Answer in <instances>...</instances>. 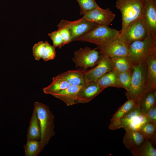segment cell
<instances>
[{
  "mask_svg": "<svg viewBox=\"0 0 156 156\" xmlns=\"http://www.w3.org/2000/svg\"><path fill=\"white\" fill-rule=\"evenodd\" d=\"M40 138V129L36 111L34 109L29 126L27 135V140H39Z\"/></svg>",
  "mask_w": 156,
  "mask_h": 156,
  "instance_id": "7402d4cb",
  "label": "cell"
},
{
  "mask_svg": "<svg viewBox=\"0 0 156 156\" xmlns=\"http://www.w3.org/2000/svg\"><path fill=\"white\" fill-rule=\"evenodd\" d=\"M147 35L146 28L140 18L130 23L123 31L120 32L119 38L129 45L134 41L144 39Z\"/></svg>",
  "mask_w": 156,
  "mask_h": 156,
  "instance_id": "ba28073f",
  "label": "cell"
},
{
  "mask_svg": "<svg viewBox=\"0 0 156 156\" xmlns=\"http://www.w3.org/2000/svg\"><path fill=\"white\" fill-rule=\"evenodd\" d=\"M97 25L96 23L85 20L82 18L73 21L62 20L57 25L58 28L64 27L69 31L72 41L84 35Z\"/></svg>",
  "mask_w": 156,
  "mask_h": 156,
  "instance_id": "9c48e42d",
  "label": "cell"
},
{
  "mask_svg": "<svg viewBox=\"0 0 156 156\" xmlns=\"http://www.w3.org/2000/svg\"><path fill=\"white\" fill-rule=\"evenodd\" d=\"M132 75L129 90L125 94L128 99H132L137 106L143 97L146 94V60L132 63Z\"/></svg>",
  "mask_w": 156,
  "mask_h": 156,
  "instance_id": "6da1fadb",
  "label": "cell"
},
{
  "mask_svg": "<svg viewBox=\"0 0 156 156\" xmlns=\"http://www.w3.org/2000/svg\"><path fill=\"white\" fill-rule=\"evenodd\" d=\"M97 47L93 49L86 47L81 48L74 52L72 60L76 67L83 68L84 70L90 67L93 68L99 62L101 54Z\"/></svg>",
  "mask_w": 156,
  "mask_h": 156,
  "instance_id": "52a82bcc",
  "label": "cell"
},
{
  "mask_svg": "<svg viewBox=\"0 0 156 156\" xmlns=\"http://www.w3.org/2000/svg\"><path fill=\"white\" fill-rule=\"evenodd\" d=\"M40 146V142L35 140H27L24 146L25 156H36Z\"/></svg>",
  "mask_w": 156,
  "mask_h": 156,
  "instance_id": "4316f807",
  "label": "cell"
},
{
  "mask_svg": "<svg viewBox=\"0 0 156 156\" xmlns=\"http://www.w3.org/2000/svg\"><path fill=\"white\" fill-rule=\"evenodd\" d=\"M149 122L146 114L141 111L139 106L131 110L118 120L111 122L108 128L111 130L122 128L125 131L140 130L143 126Z\"/></svg>",
  "mask_w": 156,
  "mask_h": 156,
  "instance_id": "277c9868",
  "label": "cell"
},
{
  "mask_svg": "<svg viewBox=\"0 0 156 156\" xmlns=\"http://www.w3.org/2000/svg\"><path fill=\"white\" fill-rule=\"evenodd\" d=\"M44 42L45 49L42 58L44 62L53 60L56 56L55 48L51 45L47 40Z\"/></svg>",
  "mask_w": 156,
  "mask_h": 156,
  "instance_id": "f546056e",
  "label": "cell"
},
{
  "mask_svg": "<svg viewBox=\"0 0 156 156\" xmlns=\"http://www.w3.org/2000/svg\"><path fill=\"white\" fill-rule=\"evenodd\" d=\"M100 54L98 63L92 69L85 71L86 83L91 81H96L106 73L114 69L110 58L106 55Z\"/></svg>",
  "mask_w": 156,
  "mask_h": 156,
  "instance_id": "8fae6325",
  "label": "cell"
},
{
  "mask_svg": "<svg viewBox=\"0 0 156 156\" xmlns=\"http://www.w3.org/2000/svg\"><path fill=\"white\" fill-rule=\"evenodd\" d=\"M83 85H70L65 89L57 93L51 94L64 102L68 106L75 104L77 94Z\"/></svg>",
  "mask_w": 156,
  "mask_h": 156,
  "instance_id": "2e32d148",
  "label": "cell"
},
{
  "mask_svg": "<svg viewBox=\"0 0 156 156\" xmlns=\"http://www.w3.org/2000/svg\"><path fill=\"white\" fill-rule=\"evenodd\" d=\"M144 0H117L116 7L121 12L123 31L130 23L141 18Z\"/></svg>",
  "mask_w": 156,
  "mask_h": 156,
  "instance_id": "5b68a950",
  "label": "cell"
},
{
  "mask_svg": "<svg viewBox=\"0 0 156 156\" xmlns=\"http://www.w3.org/2000/svg\"><path fill=\"white\" fill-rule=\"evenodd\" d=\"M70 86L69 83L61 74L53 77L52 81L48 86L43 89L44 92L51 94L60 92Z\"/></svg>",
  "mask_w": 156,
  "mask_h": 156,
  "instance_id": "ac0fdd59",
  "label": "cell"
},
{
  "mask_svg": "<svg viewBox=\"0 0 156 156\" xmlns=\"http://www.w3.org/2000/svg\"><path fill=\"white\" fill-rule=\"evenodd\" d=\"M34 108L36 111L40 129V146L38 155L55 134L54 131L55 116L49 107L43 103L35 102Z\"/></svg>",
  "mask_w": 156,
  "mask_h": 156,
  "instance_id": "7a4b0ae2",
  "label": "cell"
},
{
  "mask_svg": "<svg viewBox=\"0 0 156 156\" xmlns=\"http://www.w3.org/2000/svg\"><path fill=\"white\" fill-rule=\"evenodd\" d=\"M80 7V14L83 15L86 12L100 7L95 0H76Z\"/></svg>",
  "mask_w": 156,
  "mask_h": 156,
  "instance_id": "83f0119b",
  "label": "cell"
},
{
  "mask_svg": "<svg viewBox=\"0 0 156 156\" xmlns=\"http://www.w3.org/2000/svg\"><path fill=\"white\" fill-rule=\"evenodd\" d=\"M156 52V39L147 35L144 39L132 42L129 48L128 56L132 63L145 60Z\"/></svg>",
  "mask_w": 156,
  "mask_h": 156,
  "instance_id": "8992f818",
  "label": "cell"
},
{
  "mask_svg": "<svg viewBox=\"0 0 156 156\" xmlns=\"http://www.w3.org/2000/svg\"><path fill=\"white\" fill-rule=\"evenodd\" d=\"M140 131L144 135L145 139L150 140L155 138L156 125L151 122L147 123L143 126Z\"/></svg>",
  "mask_w": 156,
  "mask_h": 156,
  "instance_id": "f1b7e54d",
  "label": "cell"
},
{
  "mask_svg": "<svg viewBox=\"0 0 156 156\" xmlns=\"http://www.w3.org/2000/svg\"><path fill=\"white\" fill-rule=\"evenodd\" d=\"M104 90L99 87L96 81L87 82L82 86L78 92L76 99L75 104L89 102Z\"/></svg>",
  "mask_w": 156,
  "mask_h": 156,
  "instance_id": "5bb4252c",
  "label": "cell"
},
{
  "mask_svg": "<svg viewBox=\"0 0 156 156\" xmlns=\"http://www.w3.org/2000/svg\"><path fill=\"white\" fill-rule=\"evenodd\" d=\"M116 15L109 8L101 7L94 9L85 13L82 17L85 20L98 25L108 26L115 18Z\"/></svg>",
  "mask_w": 156,
  "mask_h": 156,
  "instance_id": "7c38bea8",
  "label": "cell"
},
{
  "mask_svg": "<svg viewBox=\"0 0 156 156\" xmlns=\"http://www.w3.org/2000/svg\"><path fill=\"white\" fill-rule=\"evenodd\" d=\"M122 142L128 149L140 146L145 140V138L140 130L125 131Z\"/></svg>",
  "mask_w": 156,
  "mask_h": 156,
  "instance_id": "e0dca14e",
  "label": "cell"
},
{
  "mask_svg": "<svg viewBox=\"0 0 156 156\" xmlns=\"http://www.w3.org/2000/svg\"><path fill=\"white\" fill-rule=\"evenodd\" d=\"M120 32L108 26L97 25L74 41L88 42L96 45L100 49L119 37Z\"/></svg>",
  "mask_w": 156,
  "mask_h": 156,
  "instance_id": "3957f363",
  "label": "cell"
},
{
  "mask_svg": "<svg viewBox=\"0 0 156 156\" xmlns=\"http://www.w3.org/2000/svg\"><path fill=\"white\" fill-rule=\"evenodd\" d=\"M141 19L148 35L156 39V0H144Z\"/></svg>",
  "mask_w": 156,
  "mask_h": 156,
  "instance_id": "30bf717a",
  "label": "cell"
},
{
  "mask_svg": "<svg viewBox=\"0 0 156 156\" xmlns=\"http://www.w3.org/2000/svg\"><path fill=\"white\" fill-rule=\"evenodd\" d=\"M114 69L119 73L131 69L132 63L128 56H115L110 58Z\"/></svg>",
  "mask_w": 156,
  "mask_h": 156,
  "instance_id": "603a6c76",
  "label": "cell"
},
{
  "mask_svg": "<svg viewBox=\"0 0 156 156\" xmlns=\"http://www.w3.org/2000/svg\"><path fill=\"white\" fill-rule=\"evenodd\" d=\"M133 156H156V150L150 140L145 139L140 146L130 149Z\"/></svg>",
  "mask_w": 156,
  "mask_h": 156,
  "instance_id": "44dd1931",
  "label": "cell"
},
{
  "mask_svg": "<svg viewBox=\"0 0 156 156\" xmlns=\"http://www.w3.org/2000/svg\"><path fill=\"white\" fill-rule=\"evenodd\" d=\"M132 71L131 69L119 73L118 81L119 88L125 89L129 91L131 83Z\"/></svg>",
  "mask_w": 156,
  "mask_h": 156,
  "instance_id": "484cf974",
  "label": "cell"
},
{
  "mask_svg": "<svg viewBox=\"0 0 156 156\" xmlns=\"http://www.w3.org/2000/svg\"><path fill=\"white\" fill-rule=\"evenodd\" d=\"M146 64V93L156 90V52L145 60Z\"/></svg>",
  "mask_w": 156,
  "mask_h": 156,
  "instance_id": "9a60e30c",
  "label": "cell"
},
{
  "mask_svg": "<svg viewBox=\"0 0 156 156\" xmlns=\"http://www.w3.org/2000/svg\"><path fill=\"white\" fill-rule=\"evenodd\" d=\"M129 45L118 38L108 44L99 49L101 54L109 57L115 56H128Z\"/></svg>",
  "mask_w": 156,
  "mask_h": 156,
  "instance_id": "4fadbf2b",
  "label": "cell"
},
{
  "mask_svg": "<svg viewBox=\"0 0 156 156\" xmlns=\"http://www.w3.org/2000/svg\"><path fill=\"white\" fill-rule=\"evenodd\" d=\"M48 35L53 41V47L60 49L63 46L62 37L57 30L48 34Z\"/></svg>",
  "mask_w": 156,
  "mask_h": 156,
  "instance_id": "1f68e13d",
  "label": "cell"
},
{
  "mask_svg": "<svg viewBox=\"0 0 156 156\" xmlns=\"http://www.w3.org/2000/svg\"><path fill=\"white\" fill-rule=\"evenodd\" d=\"M118 73L114 69L106 73L96 81L98 85L104 90L110 87L119 88L118 81Z\"/></svg>",
  "mask_w": 156,
  "mask_h": 156,
  "instance_id": "ffe728a7",
  "label": "cell"
},
{
  "mask_svg": "<svg viewBox=\"0 0 156 156\" xmlns=\"http://www.w3.org/2000/svg\"><path fill=\"white\" fill-rule=\"evenodd\" d=\"M85 70H71L64 72L61 75L66 79L70 85L82 86L86 83Z\"/></svg>",
  "mask_w": 156,
  "mask_h": 156,
  "instance_id": "d6986e66",
  "label": "cell"
},
{
  "mask_svg": "<svg viewBox=\"0 0 156 156\" xmlns=\"http://www.w3.org/2000/svg\"><path fill=\"white\" fill-rule=\"evenodd\" d=\"M57 30L59 32L62 37L63 46L72 42L71 34L66 28L64 27H58Z\"/></svg>",
  "mask_w": 156,
  "mask_h": 156,
  "instance_id": "d6a6232c",
  "label": "cell"
},
{
  "mask_svg": "<svg viewBox=\"0 0 156 156\" xmlns=\"http://www.w3.org/2000/svg\"><path fill=\"white\" fill-rule=\"evenodd\" d=\"M44 42L40 41L34 44L33 47V55L36 60L39 61L42 58L45 49Z\"/></svg>",
  "mask_w": 156,
  "mask_h": 156,
  "instance_id": "4dcf8cb0",
  "label": "cell"
},
{
  "mask_svg": "<svg viewBox=\"0 0 156 156\" xmlns=\"http://www.w3.org/2000/svg\"><path fill=\"white\" fill-rule=\"evenodd\" d=\"M146 114L150 122L156 125V104Z\"/></svg>",
  "mask_w": 156,
  "mask_h": 156,
  "instance_id": "836d02e7",
  "label": "cell"
},
{
  "mask_svg": "<svg viewBox=\"0 0 156 156\" xmlns=\"http://www.w3.org/2000/svg\"><path fill=\"white\" fill-rule=\"evenodd\" d=\"M156 104V90L146 93L141 99L139 105L141 111L146 114Z\"/></svg>",
  "mask_w": 156,
  "mask_h": 156,
  "instance_id": "cb8c5ba5",
  "label": "cell"
},
{
  "mask_svg": "<svg viewBox=\"0 0 156 156\" xmlns=\"http://www.w3.org/2000/svg\"></svg>",
  "mask_w": 156,
  "mask_h": 156,
  "instance_id": "e575fe53",
  "label": "cell"
},
{
  "mask_svg": "<svg viewBox=\"0 0 156 156\" xmlns=\"http://www.w3.org/2000/svg\"><path fill=\"white\" fill-rule=\"evenodd\" d=\"M138 107L135 101L132 99L128 100L121 106L117 110L110 120L111 122H116L131 110Z\"/></svg>",
  "mask_w": 156,
  "mask_h": 156,
  "instance_id": "d4e9b609",
  "label": "cell"
}]
</instances>
